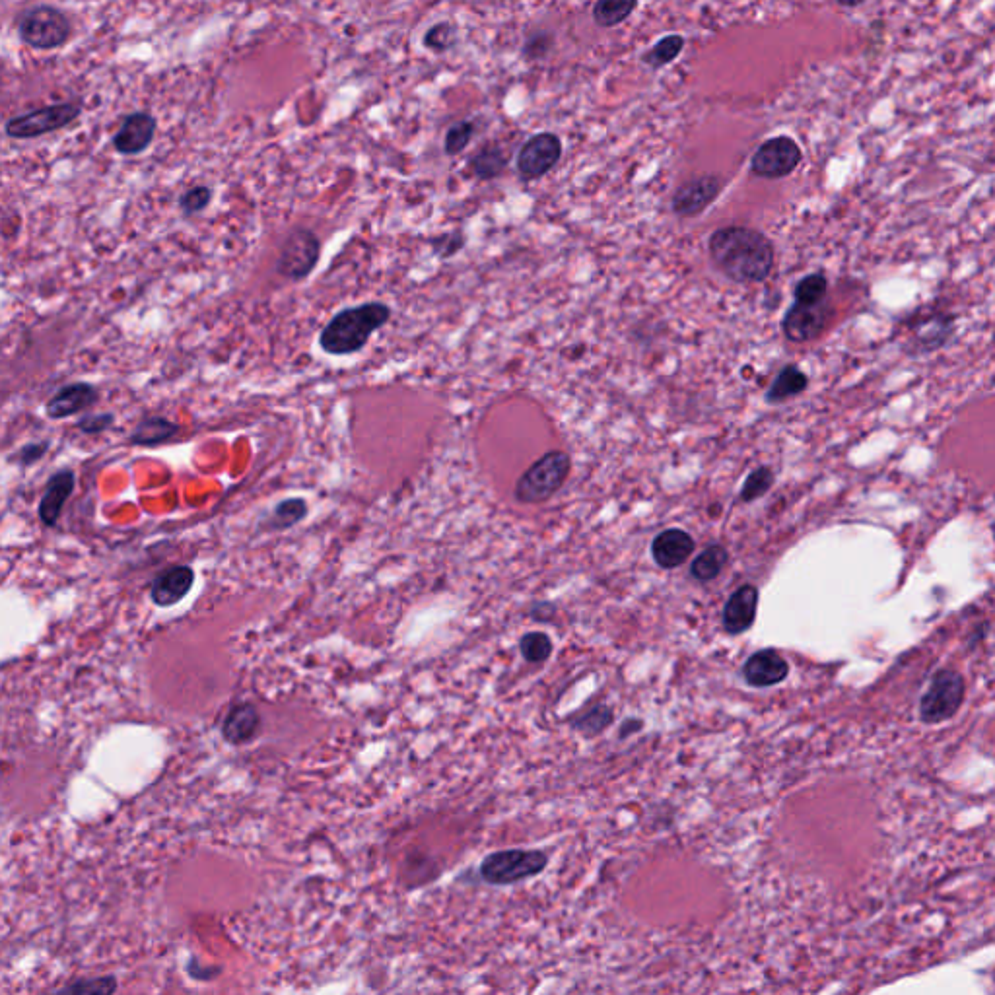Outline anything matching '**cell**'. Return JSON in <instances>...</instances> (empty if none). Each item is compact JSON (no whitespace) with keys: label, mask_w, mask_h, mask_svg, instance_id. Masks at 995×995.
<instances>
[{"label":"cell","mask_w":995,"mask_h":995,"mask_svg":"<svg viewBox=\"0 0 995 995\" xmlns=\"http://www.w3.org/2000/svg\"><path fill=\"white\" fill-rule=\"evenodd\" d=\"M710 255L735 282H762L774 267L772 243L760 232L743 226L718 230L710 240Z\"/></svg>","instance_id":"obj_1"},{"label":"cell","mask_w":995,"mask_h":995,"mask_svg":"<svg viewBox=\"0 0 995 995\" xmlns=\"http://www.w3.org/2000/svg\"><path fill=\"white\" fill-rule=\"evenodd\" d=\"M391 308L383 302H368L339 311L321 331L319 346L325 354L348 356L360 352L372 335L387 325Z\"/></svg>","instance_id":"obj_2"},{"label":"cell","mask_w":995,"mask_h":995,"mask_svg":"<svg viewBox=\"0 0 995 995\" xmlns=\"http://www.w3.org/2000/svg\"><path fill=\"white\" fill-rule=\"evenodd\" d=\"M572 469L570 455L564 451H549L537 459L515 482V502L535 506L550 500L568 481Z\"/></svg>","instance_id":"obj_3"},{"label":"cell","mask_w":995,"mask_h":995,"mask_svg":"<svg viewBox=\"0 0 995 995\" xmlns=\"http://www.w3.org/2000/svg\"><path fill=\"white\" fill-rule=\"evenodd\" d=\"M22 43L37 51H53L63 47L72 35L69 16L49 4H39L24 10L16 20Z\"/></svg>","instance_id":"obj_4"},{"label":"cell","mask_w":995,"mask_h":995,"mask_svg":"<svg viewBox=\"0 0 995 995\" xmlns=\"http://www.w3.org/2000/svg\"><path fill=\"white\" fill-rule=\"evenodd\" d=\"M549 858L539 850H502L482 859L481 877L488 885L508 887L539 875Z\"/></svg>","instance_id":"obj_5"},{"label":"cell","mask_w":995,"mask_h":995,"mask_svg":"<svg viewBox=\"0 0 995 995\" xmlns=\"http://www.w3.org/2000/svg\"><path fill=\"white\" fill-rule=\"evenodd\" d=\"M82 113L80 102L53 103L45 105L24 115L12 117L6 123V135L16 140L43 137L55 131H61L74 123Z\"/></svg>","instance_id":"obj_6"},{"label":"cell","mask_w":995,"mask_h":995,"mask_svg":"<svg viewBox=\"0 0 995 995\" xmlns=\"http://www.w3.org/2000/svg\"><path fill=\"white\" fill-rule=\"evenodd\" d=\"M319 253H321L319 238L308 228H296L290 232V236L280 247L276 273L294 282L304 280L317 267Z\"/></svg>","instance_id":"obj_7"},{"label":"cell","mask_w":995,"mask_h":995,"mask_svg":"<svg viewBox=\"0 0 995 995\" xmlns=\"http://www.w3.org/2000/svg\"><path fill=\"white\" fill-rule=\"evenodd\" d=\"M964 698V679L957 671H939L920 702V716L926 723H941L953 718Z\"/></svg>","instance_id":"obj_8"},{"label":"cell","mask_w":995,"mask_h":995,"mask_svg":"<svg viewBox=\"0 0 995 995\" xmlns=\"http://www.w3.org/2000/svg\"><path fill=\"white\" fill-rule=\"evenodd\" d=\"M801 148L790 137H776L766 140L753 156L751 170L758 177L778 179L790 175L801 164Z\"/></svg>","instance_id":"obj_9"},{"label":"cell","mask_w":995,"mask_h":995,"mask_svg":"<svg viewBox=\"0 0 995 995\" xmlns=\"http://www.w3.org/2000/svg\"><path fill=\"white\" fill-rule=\"evenodd\" d=\"M562 156V142L552 133H541L529 138L517 154V173L525 181L539 179L558 164Z\"/></svg>","instance_id":"obj_10"},{"label":"cell","mask_w":995,"mask_h":995,"mask_svg":"<svg viewBox=\"0 0 995 995\" xmlns=\"http://www.w3.org/2000/svg\"><path fill=\"white\" fill-rule=\"evenodd\" d=\"M154 135L156 119L146 111H137L123 119L119 131L113 135V148L123 156H137L152 144Z\"/></svg>","instance_id":"obj_11"},{"label":"cell","mask_w":995,"mask_h":995,"mask_svg":"<svg viewBox=\"0 0 995 995\" xmlns=\"http://www.w3.org/2000/svg\"><path fill=\"white\" fill-rule=\"evenodd\" d=\"M790 673L788 661L776 650H762L751 655L743 667V677L751 687H774Z\"/></svg>","instance_id":"obj_12"},{"label":"cell","mask_w":995,"mask_h":995,"mask_svg":"<svg viewBox=\"0 0 995 995\" xmlns=\"http://www.w3.org/2000/svg\"><path fill=\"white\" fill-rule=\"evenodd\" d=\"M720 189L721 179L716 175H704L692 179L677 191L673 199V208L681 216H696L718 197Z\"/></svg>","instance_id":"obj_13"},{"label":"cell","mask_w":995,"mask_h":995,"mask_svg":"<svg viewBox=\"0 0 995 995\" xmlns=\"http://www.w3.org/2000/svg\"><path fill=\"white\" fill-rule=\"evenodd\" d=\"M193 584H195L193 568L173 566L154 580L150 597L158 607H173L187 597Z\"/></svg>","instance_id":"obj_14"},{"label":"cell","mask_w":995,"mask_h":995,"mask_svg":"<svg viewBox=\"0 0 995 995\" xmlns=\"http://www.w3.org/2000/svg\"><path fill=\"white\" fill-rule=\"evenodd\" d=\"M758 607V589L755 585L739 587L725 603L723 626L729 634H741L753 626Z\"/></svg>","instance_id":"obj_15"},{"label":"cell","mask_w":995,"mask_h":995,"mask_svg":"<svg viewBox=\"0 0 995 995\" xmlns=\"http://www.w3.org/2000/svg\"><path fill=\"white\" fill-rule=\"evenodd\" d=\"M98 391L90 383H72L59 389L47 403V416L53 420L69 418L90 409L96 403Z\"/></svg>","instance_id":"obj_16"},{"label":"cell","mask_w":995,"mask_h":995,"mask_svg":"<svg viewBox=\"0 0 995 995\" xmlns=\"http://www.w3.org/2000/svg\"><path fill=\"white\" fill-rule=\"evenodd\" d=\"M694 552V539L683 529H667L655 537L652 545L653 560L665 568H679Z\"/></svg>","instance_id":"obj_17"},{"label":"cell","mask_w":995,"mask_h":995,"mask_svg":"<svg viewBox=\"0 0 995 995\" xmlns=\"http://www.w3.org/2000/svg\"><path fill=\"white\" fill-rule=\"evenodd\" d=\"M261 729V716L257 708L249 702L234 706L222 723V735L230 745H247L251 743Z\"/></svg>","instance_id":"obj_18"},{"label":"cell","mask_w":995,"mask_h":995,"mask_svg":"<svg viewBox=\"0 0 995 995\" xmlns=\"http://www.w3.org/2000/svg\"><path fill=\"white\" fill-rule=\"evenodd\" d=\"M824 327V308L821 304L805 306V304H795L786 313L784 319V333L793 343H805L809 339H815Z\"/></svg>","instance_id":"obj_19"},{"label":"cell","mask_w":995,"mask_h":995,"mask_svg":"<svg viewBox=\"0 0 995 995\" xmlns=\"http://www.w3.org/2000/svg\"><path fill=\"white\" fill-rule=\"evenodd\" d=\"M72 490H74L72 471H59L49 479L47 486H45V492H43V498L39 502V517L47 527L57 525Z\"/></svg>","instance_id":"obj_20"},{"label":"cell","mask_w":995,"mask_h":995,"mask_svg":"<svg viewBox=\"0 0 995 995\" xmlns=\"http://www.w3.org/2000/svg\"><path fill=\"white\" fill-rule=\"evenodd\" d=\"M177 432H179V426L172 420H168L164 416H150L138 424L135 432L131 434L129 442L133 446H160V444L172 440Z\"/></svg>","instance_id":"obj_21"},{"label":"cell","mask_w":995,"mask_h":995,"mask_svg":"<svg viewBox=\"0 0 995 995\" xmlns=\"http://www.w3.org/2000/svg\"><path fill=\"white\" fill-rule=\"evenodd\" d=\"M308 515V502L304 498H286L278 502L269 517L263 519V529L286 531L298 525Z\"/></svg>","instance_id":"obj_22"},{"label":"cell","mask_w":995,"mask_h":995,"mask_svg":"<svg viewBox=\"0 0 995 995\" xmlns=\"http://www.w3.org/2000/svg\"><path fill=\"white\" fill-rule=\"evenodd\" d=\"M506 166H508V154L496 144L482 146L481 150L477 152V156L471 160L473 173L484 181L502 175Z\"/></svg>","instance_id":"obj_23"},{"label":"cell","mask_w":995,"mask_h":995,"mask_svg":"<svg viewBox=\"0 0 995 995\" xmlns=\"http://www.w3.org/2000/svg\"><path fill=\"white\" fill-rule=\"evenodd\" d=\"M727 558H729L727 550L720 547V545H712V547H708V549L696 556V560L692 562L690 574L698 582H712V580H716L720 576L721 570L727 564Z\"/></svg>","instance_id":"obj_24"},{"label":"cell","mask_w":995,"mask_h":995,"mask_svg":"<svg viewBox=\"0 0 995 995\" xmlns=\"http://www.w3.org/2000/svg\"><path fill=\"white\" fill-rule=\"evenodd\" d=\"M638 0H597L593 6V20L603 28H613L624 22L636 8Z\"/></svg>","instance_id":"obj_25"},{"label":"cell","mask_w":995,"mask_h":995,"mask_svg":"<svg viewBox=\"0 0 995 995\" xmlns=\"http://www.w3.org/2000/svg\"><path fill=\"white\" fill-rule=\"evenodd\" d=\"M805 387H807V376L801 370H797L795 366H788V368L782 370V374L772 383V387L768 391V401L770 403L786 401V399H790L793 395L805 391Z\"/></svg>","instance_id":"obj_26"},{"label":"cell","mask_w":995,"mask_h":995,"mask_svg":"<svg viewBox=\"0 0 995 995\" xmlns=\"http://www.w3.org/2000/svg\"><path fill=\"white\" fill-rule=\"evenodd\" d=\"M683 47H685V39L681 35H667L644 55V63L653 69L665 67L681 55Z\"/></svg>","instance_id":"obj_27"},{"label":"cell","mask_w":995,"mask_h":995,"mask_svg":"<svg viewBox=\"0 0 995 995\" xmlns=\"http://www.w3.org/2000/svg\"><path fill=\"white\" fill-rule=\"evenodd\" d=\"M519 650L529 663H543L552 653V642L545 632H527L519 642Z\"/></svg>","instance_id":"obj_28"},{"label":"cell","mask_w":995,"mask_h":995,"mask_svg":"<svg viewBox=\"0 0 995 995\" xmlns=\"http://www.w3.org/2000/svg\"><path fill=\"white\" fill-rule=\"evenodd\" d=\"M824 292H826V278L823 275L807 276L795 288V302L805 306L821 304Z\"/></svg>","instance_id":"obj_29"},{"label":"cell","mask_w":995,"mask_h":995,"mask_svg":"<svg viewBox=\"0 0 995 995\" xmlns=\"http://www.w3.org/2000/svg\"><path fill=\"white\" fill-rule=\"evenodd\" d=\"M475 135V125L469 123V121H461V123H455L446 135V154L447 156H455L459 152H463L471 138Z\"/></svg>","instance_id":"obj_30"},{"label":"cell","mask_w":995,"mask_h":995,"mask_svg":"<svg viewBox=\"0 0 995 995\" xmlns=\"http://www.w3.org/2000/svg\"><path fill=\"white\" fill-rule=\"evenodd\" d=\"M772 482H774V475H772V471L768 467L756 469V471H753V475L745 482L741 498L745 502H753V500L760 498L762 494H766L770 490Z\"/></svg>","instance_id":"obj_31"},{"label":"cell","mask_w":995,"mask_h":995,"mask_svg":"<svg viewBox=\"0 0 995 995\" xmlns=\"http://www.w3.org/2000/svg\"><path fill=\"white\" fill-rule=\"evenodd\" d=\"M455 41H457V34L446 22L432 26L424 35V45L436 53H444L447 49H451L455 45Z\"/></svg>","instance_id":"obj_32"},{"label":"cell","mask_w":995,"mask_h":995,"mask_svg":"<svg viewBox=\"0 0 995 995\" xmlns=\"http://www.w3.org/2000/svg\"><path fill=\"white\" fill-rule=\"evenodd\" d=\"M611 721H613L611 708L597 706V708H593L591 712L580 716L578 720H574L572 723H574L576 729H580L584 733H599L601 729H605L607 725H611Z\"/></svg>","instance_id":"obj_33"},{"label":"cell","mask_w":995,"mask_h":995,"mask_svg":"<svg viewBox=\"0 0 995 995\" xmlns=\"http://www.w3.org/2000/svg\"><path fill=\"white\" fill-rule=\"evenodd\" d=\"M210 199H212V191L206 185H197L181 195L179 206L185 214H197L210 205Z\"/></svg>","instance_id":"obj_34"},{"label":"cell","mask_w":995,"mask_h":995,"mask_svg":"<svg viewBox=\"0 0 995 995\" xmlns=\"http://www.w3.org/2000/svg\"><path fill=\"white\" fill-rule=\"evenodd\" d=\"M117 990L115 978H98V980H84L78 984H72L65 988V992L72 994H113Z\"/></svg>","instance_id":"obj_35"},{"label":"cell","mask_w":995,"mask_h":995,"mask_svg":"<svg viewBox=\"0 0 995 995\" xmlns=\"http://www.w3.org/2000/svg\"><path fill=\"white\" fill-rule=\"evenodd\" d=\"M113 414L109 412H103V414H90V416H84L80 422H78V428L80 432L84 434H100L103 430H107L111 424H113Z\"/></svg>","instance_id":"obj_36"},{"label":"cell","mask_w":995,"mask_h":995,"mask_svg":"<svg viewBox=\"0 0 995 995\" xmlns=\"http://www.w3.org/2000/svg\"><path fill=\"white\" fill-rule=\"evenodd\" d=\"M432 245H434V249H436L438 255H442V257H446L447 259V257L455 255L465 245V236L461 232H453L449 236H444L442 241H432Z\"/></svg>","instance_id":"obj_37"},{"label":"cell","mask_w":995,"mask_h":995,"mask_svg":"<svg viewBox=\"0 0 995 995\" xmlns=\"http://www.w3.org/2000/svg\"><path fill=\"white\" fill-rule=\"evenodd\" d=\"M550 47V37L547 34H537L533 35L527 43H525V55L529 59H539L543 57Z\"/></svg>","instance_id":"obj_38"},{"label":"cell","mask_w":995,"mask_h":995,"mask_svg":"<svg viewBox=\"0 0 995 995\" xmlns=\"http://www.w3.org/2000/svg\"><path fill=\"white\" fill-rule=\"evenodd\" d=\"M47 444H28L26 447H22V451L18 453V463L22 465H32L35 461H39L45 451H47Z\"/></svg>","instance_id":"obj_39"},{"label":"cell","mask_w":995,"mask_h":995,"mask_svg":"<svg viewBox=\"0 0 995 995\" xmlns=\"http://www.w3.org/2000/svg\"><path fill=\"white\" fill-rule=\"evenodd\" d=\"M838 2L844 6H856V4H861L863 0H838Z\"/></svg>","instance_id":"obj_40"}]
</instances>
